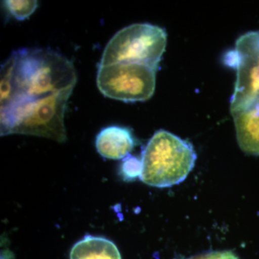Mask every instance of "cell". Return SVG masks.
<instances>
[{
  "mask_svg": "<svg viewBox=\"0 0 259 259\" xmlns=\"http://www.w3.org/2000/svg\"><path fill=\"white\" fill-rule=\"evenodd\" d=\"M135 144L131 131L120 126H110L102 129L95 141L97 152L102 157L112 160L128 156Z\"/></svg>",
  "mask_w": 259,
  "mask_h": 259,
  "instance_id": "obj_7",
  "label": "cell"
},
{
  "mask_svg": "<svg viewBox=\"0 0 259 259\" xmlns=\"http://www.w3.org/2000/svg\"><path fill=\"white\" fill-rule=\"evenodd\" d=\"M196 159L197 154L190 142L160 130L143 151L140 180L158 188L179 185L193 169Z\"/></svg>",
  "mask_w": 259,
  "mask_h": 259,
  "instance_id": "obj_3",
  "label": "cell"
},
{
  "mask_svg": "<svg viewBox=\"0 0 259 259\" xmlns=\"http://www.w3.org/2000/svg\"><path fill=\"white\" fill-rule=\"evenodd\" d=\"M121 172L124 178L128 180L140 177L141 174V160L133 156H127L121 166Z\"/></svg>",
  "mask_w": 259,
  "mask_h": 259,
  "instance_id": "obj_11",
  "label": "cell"
},
{
  "mask_svg": "<svg viewBox=\"0 0 259 259\" xmlns=\"http://www.w3.org/2000/svg\"><path fill=\"white\" fill-rule=\"evenodd\" d=\"M232 115L239 147L246 154L259 156V105Z\"/></svg>",
  "mask_w": 259,
  "mask_h": 259,
  "instance_id": "obj_8",
  "label": "cell"
},
{
  "mask_svg": "<svg viewBox=\"0 0 259 259\" xmlns=\"http://www.w3.org/2000/svg\"><path fill=\"white\" fill-rule=\"evenodd\" d=\"M226 61L236 70L231 112L243 111L259 105V31H251L237 40Z\"/></svg>",
  "mask_w": 259,
  "mask_h": 259,
  "instance_id": "obj_6",
  "label": "cell"
},
{
  "mask_svg": "<svg viewBox=\"0 0 259 259\" xmlns=\"http://www.w3.org/2000/svg\"><path fill=\"white\" fill-rule=\"evenodd\" d=\"M157 71L138 63L100 66L97 88L108 98L125 102L146 101L154 94Z\"/></svg>",
  "mask_w": 259,
  "mask_h": 259,
  "instance_id": "obj_5",
  "label": "cell"
},
{
  "mask_svg": "<svg viewBox=\"0 0 259 259\" xmlns=\"http://www.w3.org/2000/svg\"><path fill=\"white\" fill-rule=\"evenodd\" d=\"M75 86L49 96L22 99L1 108V136L21 134L64 143L66 104Z\"/></svg>",
  "mask_w": 259,
  "mask_h": 259,
  "instance_id": "obj_2",
  "label": "cell"
},
{
  "mask_svg": "<svg viewBox=\"0 0 259 259\" xmlns=\"http://www.w3.org/2000/svg\"><path fill=\"white\" fill-rule=\"evenodd\" d=\"M188 259H239L234 252L231 250L224 251H213L196 255Z\"/></svg>",
  "mask_w": 259,
  "mask_h": 259,
  "instance_id": "obj_12",
  "label": "cell"
},
{
  "mask_svg": "<svg viewBox=\"0 0 259 259\" xmlns=\"http://www.w3.org/2000/svg\"><path fill=\"white\" fill-rule=\"evenodd\" d=\"M70 259H122L113 242L103 237L87 236L71 248Z\"/></svg>",
  "mask_w": 259,
  "mask_h": 259,
  "instance_id": "obj_9",
  "label": "cell"
},
{
  "mask_svg": "<svg viewBox=\"0 0 259 259\" xmlns=\"http://www.w3.org/2000/svg\"><path fill=\"white\" fill-rule=\"evenodd\" d=\"M164 29L148 23H136L119 30L107 44L100 66L138 63L158 69L166 47Z\"/></svg>",
  "mask_w": 259,
  "mask_h": 259,
  "instance_id": "obj_4",
  "label": "cell"
},
{
  "mask_svg": "<svg viewBox=\"0 0 259 259\" xmlns=\"http://www.w3.org/2000/svg\"><path fill=\"white\" fill-rule=\"evenodd\" d=\"M74 64L51 49L14 51L1 67V107L22 99L49 96L75 86Z\"/></svg>",
  "mask_w": 259,
  "mask_h": 259,
  "instance_id": "obj_1",
  "label": "cell"
},
{
  "mask_svg": "<svg viewBox=\"0 0 259 259\" xmlns=\"http://www.w3.org/2000/svg\"><path fill=\"white\" fill-rule=\"evenodd\" d=\"M5 9L10 16L18 20H24L28 18L35 11L37 8V1H16L7 0L3 2Z\"/></svg>",
  "mask_w": 259,
  "mask_h": 259,
  "instance_id": "obj_10",
  "label": "cell"
}]
</instances>
